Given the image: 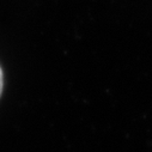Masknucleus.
Wrapping results in <instances>:
<instances>
[{
  "instance_id": "nucleus-1",
  "label": "nucleus",
  "mask_w": 152,
  "mask_h": 152,
  "mask_svg": "<svg viewBox=\"0 0 152 152\" xmlns=\"http://www.w3.org/2000/svg\"><path fill=\"white\" fill-rule=\"evenodd\" d=\"M3 88H4V74H3L1 67H0V96H1V92H3Z\"/></svg>"
}]
</instances>
